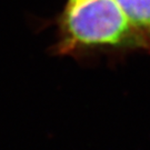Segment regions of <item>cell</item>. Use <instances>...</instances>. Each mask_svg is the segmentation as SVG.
Instances as JSON below:
<instances>
[{
  "instance_id": "cell-1",
  "label": "cell",
  "mask_w": 150,
  "mask_h": 150,
  "mask_svg": "<svg viewBox=\"0 0 150 150\" xmlns=\"http://www.w3.org/2000/svg\"><path fill=\"white\" fill-rule=\"evenodd\" d=\"M57 23V54L134 47L128 20L117 0H67Z\"/></svg>"
},
{
  "instance_id": "cell-2",
  "label": "cell",
  "mask_w": 150,
  "mask_h": 150,
  "mask_svg": "<svg viewBox=\"0 0 150 150\" xmlns=\"http://www.w3.org/2000/svg\"><path fill=\"white\" fill-rule=\"evenodd\" d=\"M128 20L134 47L150 49V0H117Z\"/></svg>"
}]
</instances>
